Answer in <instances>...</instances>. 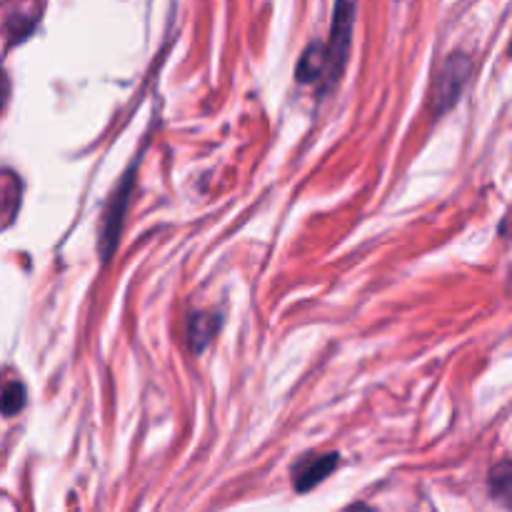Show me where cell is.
I'll list each match as a JSON object with an SVG mask.
<instances>
[{
    "label": "cell",
    "mask_w": 512,
    "mask_h": 512,
    "mask_svg": "<svg viewBox=\"0 0 512 512\" xmlns=\"http://www.w3.org/2000/svg\"><path fill=\"white\" fill-rule=\"evenodd\" d=\"M355 8H358V0H338V3H335L333 30H330L328 45H325V63H328L325 78H328V85H333L335 80L340 78L345 63H348L350 40H353Z\"/></svg>",
    "instance_id": "6da1fadb"
},
{
    "label": "cell",
    "mask_w": 512,
    "mask_h": 512,
    "mask_svg": "<svg viewBox=\"0 0 512 512\" xmlns=\"http://www.w3.org/2000/svg\"><path fill=\"white\" fill-rule=\"evenodd\" d=\"M470 75V63L465 55H455L448 60V65L443 68V73L438 75V83H435V100H443V105L455 103L460 88L465 85Z\"/></svg>",
    "instance_id": "7a4b0ae2"
},
{
    "label": "cell",
    "mask_w": 512,
    "mask_h": 512,
    "mask_svg": "<svg viewBox=\"0 0 512 512\" xmlns=\"http://www.w3.org/2000/svg\"><path fill=\"white\" fill-rule=\"evenodd\" d=\"M128 188L130 178L123 180V185L118 188V193L110 200V210L105 213V230H103V260L110 258V253L115 250V243H118L120 223H123L125 208H128Z\"/></svg>",
    "instance_id": "3957f363"
},
{
    "label": "cell",
    "mask_w": 512,
    "mask_h": 512,
    "mask_svg": "<svg viewBox=\"0 0 512 512\" xmlns=\"http://www.w3.org/2000/svg\"><path fill=\"white\" fill-rule=\"evenodd\" d=\"M335 468H338V455L335 453L305 460V463H300L298 470H295V488H298L300 493H308L310 488L323 483Z\"/></svg>",
    "instance_id": "277c9868"
},
{
    "label": "cell",
    "mask_w": 512,
    "mask_h": 512,
    "mask_svg": "<svg viewBox=\"0 0 512 512\" xmlns=\"http://www.w3.org/2000/svg\"><path fill=\"white\" fill-rule=\"evenodd\" d=\"M325 68H328V63H325V45L313 43L305 50L303 58H300L298 80L300 83H315V80L323 78Z\"/></svg>",
    "instance_id": "5b68a950"
},
{
    "label": "cell",
    "mask_w": 512,
    "mask_h": 512,
    "mask_svg": "<svg viewBox=\"0 0 512 512\" xmlns=\"http://www.w3.org/2000/svg\"><path fill=\"white\" fill-rule=\"evenodd\" d=\"M25 405V388L18 380H8L0 385V413L3 415H18Z\"/></svg>",
    "instance_id": "8992f818"
},
{
    "label": "cell",
    "mask_w": 512,
    "mask_h": 512,
    "mask_svg": "<svg viewBox=\"0 0 512 512\" xmlns=\"http://www.w3.org/2000/svg\"><path fill=\"white\" fill-rule=\"evenodd\" d=\"M215 335V323L210 315H195L190 323V343L195 350H203L205 343Z\"/></svg>",
    "instance_id": "52a82bcc"
},
{
    "label": "cell",
    "mask_w": 512,
    "mask_h": 512,
    "mask_svg": "<svg viewBox=\"0 0 512 512\" xmlns=\"http://www.w3.org/2000/svg\"><path fill=\"white\" fill-rule=\"evenodd\" d=\"M490 485H493V493L498 495V498H508L510 493V465L508 463H500L498 470H493V475H490Z\"/></svg>",
    "instance_id": "ba28073f"
},
{
    "label": "cell",
    "mask_w": 512,
    "mask_h": 512,
    "mask_svg": "<svg viewBox=\"0 0 512 512\" xmlns=\"http://www.w3.org/2000/svg\"><path fill=\"white\" fill-rule=\"evenodd\" d=\"M8 93H10V80L8 75L0 70V110H3L5 103H8Z\"/></svg>",
    "instance_id": "9c48e42d"
},
{
    "label": "cell",
    "mask_w": 512,
    "mask_h": 512,
    "mask_svg": "<svg viewBox=\"0 0 512 512\" xmlns=\"http://www.w3.org/2000/svg\"><path fill=\"white\" fill-rule=\"evenodd\" d=\"M345 512H375V510L365 508V505H353V508H348Z\"/></svg>",
    "instance_id": "30bf717a"
}]
</instances>
